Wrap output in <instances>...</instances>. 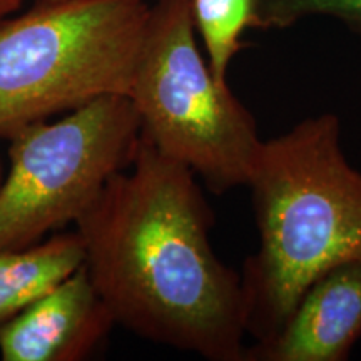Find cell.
Instances as JSON below:
<instances>
[{
  "label": "cell",
  "instance_id": "6da1fadb",
  "mask_svg": "<svg viewBox=\"0 0 361 361\" xmlns=\"http://www.w3.org/2000/svg\"><path fill=\"white\" fill-rule=\"evenodd\" d=\"M196 174L146 137L75 223L94 286L117 324L211 361H245L241 274L211 246Z\"/></svg>",
  "mask_w": 361,
  "mask_h": 361
},
{
  "label": "cell",
  "instance_id": "7a4b0ae2",
  "mask_svg": "<svg viewBox=\"0 0 361 361\" xmlns=\"http://www.w3.org/2000/svg\"><path fill=\"white\" fill-rule=\"evenodd\" d=\"M247 186L259 250L241 274L246 335L264 343L316 279L361 261V171L343 154L338 117L323 114L263 141Z\"/></svg>",
  "mask_w": 361,
  "mask_h": 361
},
{
  "label": "cell",
  "instance_id": "3957f363",
  "mask_svg": "<svg viewBox=\"0 0 361 361\" xmlns=\"http://www.w3.org/2000/svg\"><path fill=\"white\" fill-rule=\"evenodd\" d=\"M149 13L144 0H37L0 20V135L129 96Z\"/></svg>",
  "mask_w": 361,
  "mask_h": 361
},
{
  "label": "cell",
  "instance_id": "277c9868",
  "mask_svg": "<svg viewBox=\"0 0 361 361\" xmlns=\"http://www.w3.org/2000/svg\"><path fill=\"white\" fill-rule=\"evenodd\" d=\"M141 134L216 192L247 186L263 139L229 84L216 80L194 29L191 0H156L130 84Z\"/></svg>",
  "mask_w": 361,
  "mask_h": 361
},
{
  "label": "cell",
  "instance_id": "5b68a950",
  "mask_svg": "<svg viewBox=\"0 0 361 361\" xmlns=\"http://www.w3.org/2000/svg\"><path fill=\"white\" fill-rule=\"evenodd\" d=\"M7 139L0 247H20L78 223L112 176L133 162L141 121L130 97L114 94L27 124Z\"/></svg>",
  "mask_w": 361,
  "mask_h": 361
},
{
  "label": "cell",
  "instance_id": "8992f818",
  "mask_svg": "<svg viewBox=\"0 0 361 361\" xmlns=\"http://www.w3.org/2000/svg\"><path fill=\"white\" fill-rule=\"evenodd\" d=\"M114 324L109 306L82 266L0 331V358L85 360L109 336Z\"/></svg>",
  "mask_w": 361,
  "mask_h": 361
},
{
  "label": "cell",
  "instance_id": "52a82bcc",
  "mask_svg": "<svg viewBox=\"0 0 361 361\" xmlns=\"http://www.w3.org/2000/svg\"><path fill=\"white\" fill-rule=\"evenodd\" d=\"M361 338V261L336 266L311 284L269 341L245 361H341Z\"/></svg>",
  "mask_w": 361,
  "mask_h": 361
},
{
  "label": "cell",
  "instance_id": "ba28073f",
  "mask_svg": "<svg viewBox=\"0 0 361 361\" xmlns=\"http://www.w3.org/2000/svg\"><path fill=\"white\" fill-rule=\"evenodd\" d=\"M85 261L78 231L51 234L20 247H0V331Z\"/></svg>",
  "mask_w": 361,
  "mask_h": 361
},
{
  "label": "cell",
  "instance_id": "9c48e42d",
  "mask_svg": "<svg viewBox=\"0 0 361 361\" xmlns=\"http://www.w3.org/2000/svg\"><path fill=\"white\" fill-rule=\"evenodd\" d=\"M259 0H191L194 29L201 37L216 80L228 84L233 59L243 49V34L259 29Z\"/></svg>",
  "mask_w": 361,
  "mask_h": 361
},
{
  "label": "cell",
  "instance_id": "30bf717a",
  "mask_svg": "<svg viewBox=\"0 0 361 361\" xmlns=\"http://www.w3.org/2000/svg\"><path fill=\"white\" fill-rule=\"evenodd\" d=\"M333 17L361 35V0H259V29H284L305 17Z\"/></svg>",
  "mask_w": 361,
  "mask_h": 361
},
{
  "label": "cell",
  "instance_id": "8fae6325",
  "mask_svg": "<svg viewBox=\"0 0 361 361\" xmlns=\"http://www.w3.org/2000/svg\"><path fill=\"white\" fill-rule=\"evenodd\" d=\"M24 0H0V20L19 11Z\"/></svg>",
  "mask_w": 361,
  "mask_h": 361
},
{
  "label": "cell",
  "instance_id": "7c38bea8",
  "mask_svg": "<svg viewBox=\"0 0 361 361\" xmlns=\"http://www.w3.org/2000/svg\"><path fill=\"white\" fill-rule=\"evenodd\" d=\"M2 178H4V176H2V169H0V180H2Z\"/></svg>",
  "mask_w": 361,
  "mask_h": 361
}]
</instances>
